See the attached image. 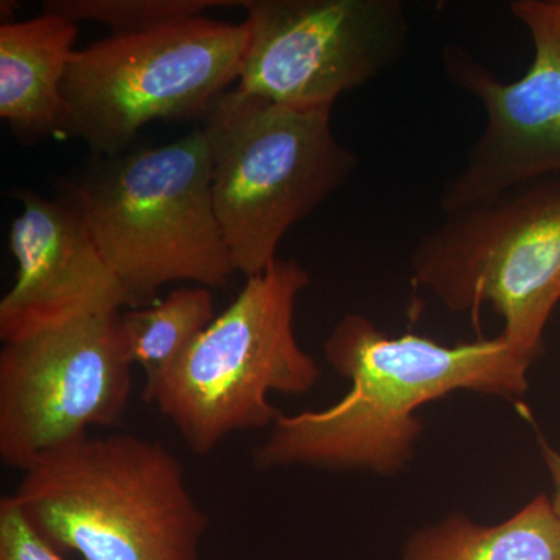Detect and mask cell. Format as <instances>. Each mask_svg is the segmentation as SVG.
Instances as JSON below:
<instances>
[{
	"mask_svg": "<svg viewBox=\"0 0 560 560\" xmlns=\"http://www.w3.org/2000/svg\"><path fill=\"white\" fill-rule=\"evenodd\" d=\"M324 357L349 381L348 393L323 410L280 412L254 452L256 469L396 477L410 467L422 438L420 408L458 390L521 399L533 366L499 335L452 346L415 334L388 337L360 313L338 320Z\"/></svg>",
	"mask_w": 560,
	"mask_h": 560,
	"instance_id": "1",
	"label": "cell"
},
{
	"mask_svg": "<svg viewBox=\"0 0 560 560\" xmlns=\"http://www.w3.org/2000/svg\"><path fill=\"white\" fill-rule=\"evenodd\" d=\"M10 497L55 550L83 560H200L209 525L175 453L132 434L40 456Z\"/></svg>",
	"mask_w": 560,
	"mask_h": 560,
	"instance_id": "2",
	"label": "cell"
},
{
	"mask_svg": "<svg viewBox=\"0 0 560 560\" xmlns=\"http://www.w3.org/2000/svg\"><path fill=\"white\" fill-rule=\"evenodd\" d=\"M127 307L158 302L173 282L215 289L235 267L212 198L201 128L183 139L98 161L70 187Z\"/></svg>",
	"mask_w": 560,
	"mask_h": 560,
	"instance_id": "3",
	"label": "cell"
},
{
	"mask_svg": "<svg viewBox=\"0 0 560 560\" xmlns=\"http://www.w3.org/2000/svg\"><path fill=\"white\" fill-rule=\"evenodd\" d=\"M311 283L300 261L279 259L246 279L238 296L168 370L145 383L143 397L197 455L241 431L268 429L280 412L271 393L304 396L323 377L294 331L298 298Z\"/></svg>",
	"mask_w": 560,
	"mask_h": 560,
	"instance_id": "4",
	"label": "cell"
},
{
	"mask_svg": "<svg viewBox=\"0 0 560 560\" xmlns=\"http://www.w3.org/2000/svg\"><path fill=\"white\" fill-rule=\"evenodd\" d=\"M212 198L235 271L246 279L279 260L287 232L359 168L331 130V109H294L235 86L201 119Z\"/></svg>",
	"mask_w": 560,
	"mask_h": 560,
	"instance_id": "5",
	"label": "cell"
},
{
	"mask_svg": "<svg viewBox=\"0 0 560 560\" xmlns=\"http://www.w3.org/2000/svg\"><path fill=\"white\" fill-rule=\"evenodd\" d=\"M411 280L447 311L489 305L503 338L534 363L560 302V178L525 184L445 213L410 257Z\"/></svg>",
	"mask_w": 560,
	"mask_h": 560,
	"instance_id": "6",
	"label": "cell"
},
{
	"mask_svg": "<svg viewBox=\"0 0 560 560\" xmlns=\"http://www.w3.org/2000/svg\"><path fill=\"white\" fill-rule=\"evenodd\" d=\"M248 27L208 16L77 50L66 73L65 136L117 156L154 120H201L238 80Z\"/></svg>",
	"mask_w": 560,
	"mask_h": 560,
	"instance_id": "7",
	"label": "cell"
},
{
	"mask_svg": "<svg viewBox=\"0 0 560 560\" xmlns=\"http://www.w3.org/2000/svg\"><path fill=\"white\" fill-rule=\"evenodd\" d=\"M248 43L237 86L294 109H331L404 58L400 0H243Z\"/></svg>",
	"mask_w": 560,
	"mask_h": 560,
	"instance_id": "8",
	"label": "cell"
},
{
	"mask_svg": "<svg viewBox=\"0 0 560 560\" xmlns=\"http://www.w3.org/2000/svg\"><path fill=\"white\" fill-rule=\"evenodd\" d=\"M119 313L91 316L0 350V459L24 471L62 445L119 422L132 363Z\"/></svg>",
	"mask_w": 560,
	"mask_h": 560,
	"instance_id": "9",
	"label": "cell"
},
{
	"mask_svg": "<svg viewBox=\"0 0 560 560\" xmlns=\"http://www.w3.org/2000/svg\"><path fill=\"white\" fill-rule=\"evenodd\" d=\"M510 9L534 47L521 79H499L463 47L448 46L442 54L448 79L486 113L485 131L442 190L444 213L560 178V0H514Z\"/></svg>",
	"mask_w": 560,
	"mask_h": 560,
	"instance_id": "10",
	"label": "cell"
},
{
	"mask_svg": "<svg viewBox=\"0 0 560 560\" xmlns=\"http://www.w3.org/2000/svg\"><path fill=\"white\" fill-rule=\"evenodd\" d=\"M10 228L16 280L0 301V340H24L91 316L127 307L124 291L79 210L66 200L21 191Z\"/></svg>",
	"mask_w": 560,
	"mask_h": 560,
	"instance_id": "11",
	"label": "cell"
},
{
	"mask_svg": "<svg viewBox=\"0 0 560 560\" xmlns=\"http://www.w3.org/2000/svg\"><path fill=\"white\" fill-rule=\"evenodd\" d=\"M75 22L43 13L0 25V117L22 140L65 136L66 73Z\"/></svg>",
	"mask_w": 560,
	"mask_h": 560,
	"instance_id": "12",
	"label": "cell"
},
{
	"mask_svg": "<svg viewBox=\"0 0 560 560\" xmlns=\"http://www.w3.org/2000/svg\"><path fill=\"white\" fill-rule=\"evenodd\" d=\"M399 560H560V521L545 493L495 525L453 512L416 529Z\"/></svg>",
	"mask_w": 560,
	"mask_h": 560,
	"instance_id": "13",
	"label": "cell"
},
{
	"mask_svg": "<svg viewBox=\"0 0 560 560\" xmlns=\"http://www.w3.org/2000/svg\"><path fill=\"white\" fill-rule=\"evenodd\" d=\"M213 319L212 293L201 285L180 287L149 307L119 315L125 349L132 366L145 372V383L168 370Z\"/></svg>",
	"mask_w": 560,
	"mask_h": 560,
	"instance_id": "14",
	"label": "cell"
},
{
	"mask_svg": "<svg viewBox=\"0 0 560 560\" xmlns=\"http://www.w3.org/2000/svg\"><path fill=\"white\" fill-rule=\"evenodd\" d=\"M243 0H47L44 13L72 22L91 21L106 25L113 35H136L156 31L175 22L205 16L213 9L242 7Z\"/></svg>",
	"mask_w": 560,
	"mask_h": 560,
	"instance_id": "15",
	"label": "cell"
},
{
	"mask_svg": "<svg viewBox=\"0 0 560 560\" xmlns=\"http://www.w3.org/2000/svg\"><path fill=\"white\" fill-rule=\"evenodd\" d=\"M0 560H66L24 517L10 495L0 500Z\"/></svg>",
	"mask_w": 560,
	"mask_h": 560,
	"instance_id": "16",
	"label": "cell"
},
{
	"mask_svg": "<svg viewBox=\"0 0 560 560\" xmlns=\"http://www.w3.org/2000/svg\"><path fill=\"white\" fill-rule=\"evenodd\" d=\"M541 459H544L545 466H547L548 474H550L552 485V504H555L556 514H558L560 521V452L556 451L552 445L548 444L547 441H539Z\"/></svg>",
	"mask_w": 560,
	"mask_h": 560,
	"instance_id": "17",
	"label": "cell"
}]
</instances>
